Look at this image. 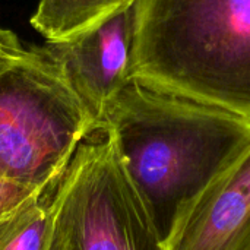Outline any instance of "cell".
I'll use <instances>...</instances> for the list:
<instances>
[{
    "mask_svg": "<svg viewBox=\"0 0 250 250\" xmlns=\"http://www.w3.org/2000/svg\"><path fill=\"white\" fill-rule=\"evenodd\" d=\"M135 38L136 0L70 40L44 45L94 123L135 79Z\"/></svg>",
    "mask_w": 250,
    "mask_h": 250,
    "instance_id": "5b68a950",
    "label": "cell"
},
{
    "mask_svg": "<svg viewBox=\"0 0 250 250\" xmlns=\"http://www.w3.org/2000/svg\"><path fill=\"white\" fill-rule=\"evenodd\" d=\"M133 0H40L29 22L47 42H62Z\"/></svg>",
    "mask_w": 250,
    "mask_h": 250,
    "instance_id": "52a82bcc",
    "label": "cell"
},
{
    "mask_svg": "<svg viewBox=\"0 0 250 250\" xmlns=\"http://www.w3.org/2000/svg\"><path fill=\"white\" fill-rule=\"evenodd\" d=\"M166 250H250V144L176 217Z\"/></svg>",
    "mask_w": 250,
    "mask_h": 250,
    "instance_id": "8992f818",
    "label": "cell"
},
{
    "mask_svg": "<svg viewBox=\"0 0 250 250\" xmlns=\"http://www.w3.org/2000/svg\"><path fill=\"white\" fill-rule=\"evenodd\" d=\"M59 179H56L42 196L23 209L0 234V250H50L54 198Z\"/></svg>",
    "mask_w": 250,
    "mask_h": 250,
    "instance_id": "ba28073f",
    "label": "cell"
},
{
    "mask_svg": "<svg viewBox=\"0 0 250 250\" xmlns=\"http://www.w3.org/2000/svg\"><path fill=\"white\" fill-rule=\"evenodd\" d=\"M100 122L116 138L126 167L163 233L250 144V122L136 79Z\"/></svg>",
    "mask_w": 250,
    "mask_h": 250,
    "instance_id": "6da1fadb",
    "label": "cell"
},
{
    "mask_svg": "<svg viewBox=\"0 0 250 250\" xmlns=\"http://www.w3.org/2000/svg\"><path fill=\"white\" fill-rule=\"evenodd\" d=\"M50 250H166L105 122L91 126L59 179Z\"/></svg>",
    "mask_w": 250,
    "mask_h": 250,
    "instance_id": "277c9868",
    "label": "cell"
},
{
    "mask_svg": "<svg viewBox=\"0 0 250 250\" xmlns=\"http://www.w3.org/2000/svg\"><path fill=\"white\" fill-rule=\"evenodd\" d=\"M13 37H15V34H13V32H10V31H7V29L0 28V48H1L3 45H6V44H7Z\"/></svg>",
    "mask_w": 250,
    "mask_h": 250,
    "instance_id": "30bf717a",
    "label": "cell"
},
{
    "mask_svg": "<svg viewBox=\"0 0 250 250\" xmlns=\"http://www.w3.org/2000/svg\"><path fill=\"white\" fill-rule=\"evenodd\" d=\"M94 120L44 45L0 50V176L47 189Z\"/></svg>",
    "mask_w": 250,
    "mask_h": 250,
    "instance_id": "3957f363",
    "label": "cell"
},
{
    "mask_svg": "<svg viewBox=\"0 0 250 250\" xmlns=\"http://www.w3.org/2000/svg\"><path fill=\"white\" fill-rule=\"evenodd\" d=\"M133 76L250 122V0H136Z\"/></svg>",
    "mask_w": 250,
    "mask_h": 250,
    "instance_id": "7a4b0ae2",
    "label": "cell"
},
{
    "mask_svg": "<svg viewBox=\"0 0 250 250\" xmlns=\"http://www.w3.org/2000/svg\"><path fill=\"white\" fill-rule=\"evenodd\" d=\"M45 190L0 176V234L23 209L37 202Z\"/></svg>",
    "mask_w": 250,
    "mask_h": 250,
    "instance_id": "9c48e42d",
    "label": "cell"
},
{
    "mask_svg": "<svg viewBox=\"0 0 250 250\" xmlns=\"http://www.w3.org/2000/svg\"><path fill=\"white\" fill-rule=\"evenodd\" d=\"M3 47H4V45H3ZM3 47H1V48H3ZM1 48H0V50H1Z\"/></svg>",
    "mask_w": 250,
    "mask_h": 250,
    "instance_id": "8fae6325",
    "label": "cell"
}]
</instances>
